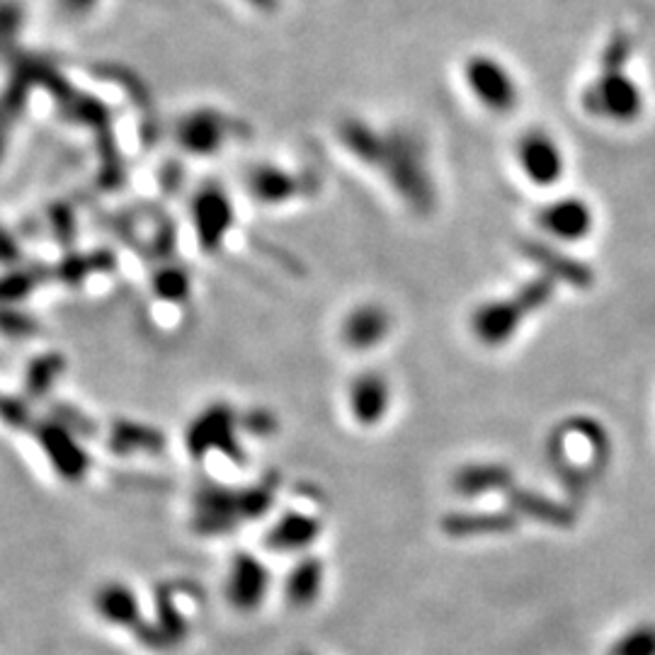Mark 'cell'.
Returning a JSON list of instances; mask_svg holds the SVG:
<instances>
[{"label": "cell", "mask_w": 655, "mask_h": 655, "mask_svg": "<svg viewBox=\"0 0 655 655\" xmlns=\"http://www.w3.org/2000/svg\"><path fill=\"white\" fill-rule=\"evenodd\" d=\"M546 454L568 496L583 500L609 464V433L595 417L573 415L554 427Z\"/></svg>", "instance_id": "obj_3"}, {"label": "cell", "mask_w": 655, "mask_h": 655, "mask_svg": "<svg viewBox=\"0 0 655 655\" xmlns=\"http://www.w3.org/2000/svg\"><path fill=\"white\" fill-rule=\"evenodd\" d=\"M514 160H518L522 178L534 187H556L568 170L563 144L544 126L524 129L514 144Z\"/></svg>", "instance_id": "obj_6"}, {"label": "cell", "mask_w": 655, "mask_h": 655, "mask_svg": "<svg viewBox=\"0 0 655 655\" xmlns=\"http://www.w3.org/2000/svg\"><path fill=\"white\" fill-rule=\"evenodd\" d=\"M633 39L629 32H617L605 45L597 61V73L580 93L583 112L599 122L631 126L646 114V93L629 69Z\"/></svg>", "instance_id": "obj_2"}, {"label": "cell", "mask_w": 655, "mask_h": 655, "mask_svg": "<svg viewBox=\"0 0 655 655\" xmlns=\"http://www.w3.org/2000/svg\"><path fill=\"white\" fill-rule=\"evenodd\" d=\"M518 514L514 512H454L447 514L442 527L447 534L459 536H486V534H502L514 530Z\"/></svg>", "instance_id": "obj_12"}, {"label": "cell", "mask_w": 655, "mask_h": 655, "mask_svg": "<svg viewBox=\"0 0 655 655\" xmlns=\"http://www.w3.org/2000/svg\"><path fill=\"white\" fill-rule=\"evenodd\" d=\"M95 0H63V5H69V8H76V10H81V8H88V5H93Z\"/></svg>", "instance_id": "obj_16"}, {"label": "cell", "mask_w": 655, "mask_h": 655, "mask_svg": "<svg viewBox=\"0 0 655 655\" xmlns=\"http://www.w3.org/2000/svg\"><path fill=\"white\" fill-rule=\"evenodd\" d=\"M318 534V522L314 518H304V514H289V518L275 530V544L282 549H299L306 546Z\"/></svg>", "instance_id": "obj_14"}, {"label": "cell", "mask_w": 655, "mask_h": 655, "mask_svg": "<svg viewBox=\"0 0 655 655\" xmlns=\"http://www.w3.org/2000/svg\"><path fill=\"white\" fill-rule=\"evenodd\" d=\"M461 81L483 110L496 117H508L522 102V83L500 57L490 51L469 53L461 63Z\"/></svg>", "instance_id": "obj_5"}, {"label": "cell", "mask_w": 655, "mask_h": 655, "mask_svg": "<svg viewBox=\"0 0 655 655\" xmlns=\"http://www.w3.org/2000/svg\"><path fill=\"white\" fill-rule=\"evenodd\" d=\"M556 294V279L549 275H536L522 282L512 294L493 296L471 311L469 328L483 348L498 350L520 336L530 318L549 306Z\"/></svg>", "instance_id": "obj_4"}, {"label": "cell", "mask_w": 655, "mask_h": 655, "mask_svg": "<svg viewBox=\"0 0 655 655\" xmlns=\"http://www.w3.org/2000/svg\"><path fill=\"white\" fill-rule=\"evenodd\" d=\"M320 585H324V568L318 561H306L294 568L292 578H289V599L299 607L311 605L318 597Z\"/></svg>", "instance_id": "obj_13"}, {"label": "cell", "mask_w": 655, "mask_h": 655, "mask_svg": "<svg viewBox=\"0 0 655 655\" xmlns=\"http://www.w3.org/2000/svg\"><path fill=\"white\" fill-rule=\"evenodd\" d=\"M512 488V471L502 464H469L457 471L454 490L464 498H481L488 493Z\"/></svg>", "instance_id": "obj_11"}, {"label": "cell", "mask_w": 655, "mask_h": 655, "mask_svg": "<svg viewBox=\"0 0 655 655\" xmlns=\"http://www.w3.org/2000/svg\"><path fill=\"white\" fill-rule=\"evenodd\" d=\"M391 384L381 372H364L354 377L348 391V405L354 421L364 427L379 425L391 408Z\"/></svg>", "instance_id": "obj_9"}, {"label": "cell", "mask_w": 655, "mask_h": 655, "mask_svg": "<svg viewBox=\"0 0 655 655\" xmlns=\"http://www.w3.org/2000/svg\"><path fill=\"white\" fill-rule=\"evenodd\" d=\"M393 332V314L384 304L367 302L354 306L342 320L340 338L354 352H372Z\"/></svg>", "instance_id": "obj_8"}, {"label": "cell", "mask_w": 655, "mask_h": 655, "mask_svg": "<svg viewBox=\"0 0 655 655\" xmlns=\"http://www.w3.org/2000/svg\"><path fill=\"white\" fill-rule=\"evenodd\" d=\"M508 498H510L512 512L522 514V518H530L542 524H551V527H571L573 524L571 508L563 502H556L551 498L542 496V493L510 488Z\"/></svg>", "instance_id": "obj_10"}, {"label": "cell", "mask_w": 655, "mask_h": 655, "mask_svg": "<svg viewBox=\"0 0 655 655\" xmlns=\"http://www.w3.org/2000/svg\"><path fill=\"white\" fill-rule=\"evenodd\" d=\"M607 655H655V624H639L621 633Z\"/></svg>", "instance_id": "obj_15"}, {"label": "cell", "mask_w": 655, "mask_h": 655, "mask_svg": "<svg viewBox=\"0 0 655 655\" xmlns=\"http://www.w3.org/2000/svg\"><path fill=\"white\" fill-rule=\"evenodd\" d=\"M257 5H267V3H272V0H255Z\"/></svg>", "instance_id": "obj_17"}, {"label": "cell", "mask_w": 655, "mask_h": 655, "mask_svg": "<svg viewBox=\"0 0 655 655\" xmlns=\"http://www.w3.org/2000/svg\"><path fill=\"white\" fill-rule=\"evenodd\" d=\"M342 142L362 163L379 168L411 211L427 217L437 207V180L425 138L408 126L377 129L362 120L342 124Z\"/></svg>", "instance_id": "obj_1"}, {"label": "cell", "mask_w": 655, "mask_h": 655, "mask_svg": "<svg viewBox=\"0 0 655 655\" xmlns=\"http://www.w3.org/2000/svg\"><path fill=\"white\" fill-rule=\"evenodd\" d=\"M536 223L539 229L558 243H580L593 235L597 214L590 199L580 195H558L549 202L542 204L539 214H536Z\"/></svg>", "instance_id": "obj_7"}]
</instances>
